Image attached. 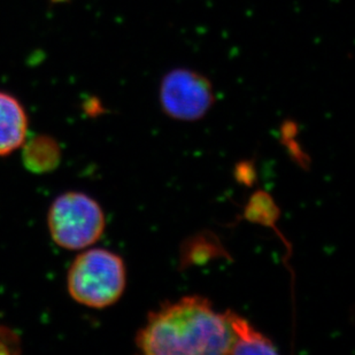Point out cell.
Wrapping results in <instances>:
<instances>
[{"instance_id":"6da1fadb","label":"cell","mask_w":355,"mask_h":355,"mask_svg":"<svg viewBox=\"0 0 355 355\" xmlns=\"http://www.w3.org/2000/svg\"><path fill=\"white\" fill-rule=\"evenodd\" d=\"M135 343L148 355L232 354L234 335L225 313L196 295L152 311Z\"/></svg>"},{"instance_id":"7a4b0ae2","label":"cell","mask_w":355,"mask_h":355,"mask_svg":"<svg viewBox=\"0 0 355 355\" xmlns=\"http://www.w3.org/2000/svg\"><path fill=\"white\" fill-rule=\"evenodd\" d=\"M127 288L123 259L106 248H85L76 255L67 272L68 295L87 309L111 307Z\"/></svg>"},{"instance_id":"3957f363","label":"cell","mask_w":355,"mask_h":355,"mask_svg":"<svg viewBox=\"0 0 355 355\" xmlns=\"http://www.w3.org/2000/svg\"><path fill=\"white\" fill-rule=\"evenodd\" d=\"M51 239L67 251H83L96 244L106 229V216L94 198L80 191L58 196L46 216Z\"/></svg>"},{"instance_id":"277c9868","label":"cell","mask_w":355,"mask_h":355,"mask_svg":"<svg viewBox=\"0 0 355 355\" xmlns=\"http://www.w3.org/2000/svg\"><path fill=\"white\" fill-rule=\"evenodd\" d=\"M159 98L164 114L184 122L204 118L215 101L211 82L190 69H174L164 75Z\"/></svg>"},{"instance_id":"5b68a950","label":"cell","mask_w":355,"mask_h":355,"mask_svg":"<svg viewBox=\"0 0 355 355\" xmlns=\"http://www.w3.org/2000/svg\"><path fill=\"white\" fill-rule=\"evenodd\" d=\"M28 116L24 106L12 94L0 91V157L19 151L27 141Z\"/></svg>"},{"instance_id":"8992f818","label":"cell","mask_w":355,"mask_h":355,"mask_svg":"<svg viewBox=\"0 0 355 355\" xmlns=\"http://www.w3.org/2000/svg\"><path fill=\"white\" fill-rule=\"evenodd\" d=\"M225 313L234 335L232 354H277L275 344L246 318L230 309Z\"/></svg>"},{"instance_id":"52a82bcc","label":"cell","mask_w":355,"mask_h":355,"mask_svg":"<svg viewBox=\"0 0 355 355\" xmlns=\"http://www.w3.org/2000/svg\"><path fill=\"white\" fill-rule=\"evenodd\" d=\"M24 166L37 174L53 171L60 162L61 151L57 141L49 136H37L24 143Z\"/></svg>"},{"instance_id":"ba28073f","label":"cell","mask_w":355,"mask_h":355,"mask_svg":"<svg viewBox=\"0 0 355 355\" xmlns=\"http://www.w3.org/2000/svg\"><path fill=\"white\" fill-rule=\"evenodd\" d=\"M19 336L7 327L0 325V354H14L20 352Z\"/></svg>"}]
</instances>
